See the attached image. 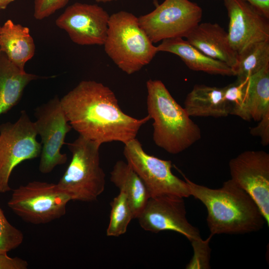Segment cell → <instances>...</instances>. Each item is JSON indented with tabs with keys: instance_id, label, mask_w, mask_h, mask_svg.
<instances>
[{
	"instance_id": "cell-3",
	"label": "cell",
	"mask_w": 269,
	"mask_h": 269,
	"mask_svg": "<svg viewBox=\"0 0 269 269\" xmlns=\"http://www.w3.org/2000/svg\"><path fill=\"white\" fill-rule=\"evenodd\" d=\"M148 116L153 120V140L159 147L176 154L201 137L199 127L159 80L146 82Z\"/></svg>"
},
{
	"instance_id": "cell-5",
	"label": "cell",
	"mask_w": 269,
	"mask_h": 269,
	"mask_svg": "<svg viewBox=\"0 0 269 269\" xmlns=\"http://www.w3.org/2000/svg\"><path fill=\"white\" fill-rule=\"evenodd\" d=\"M72 158L57 184L72 201H96L105 188V173L100 164L101 145L80 135L68 144Z\"/></svg>"
},
{
	"instance_id": "cell-20",
	"label": "cell",
	"mask_w": 269,
	"mask_h": 269,
	"mask_svg": "<svg viewBox=\"0 0 269 269\" xmlns=\"http://www.w3.org/2000/svg\"><path fill=\"white\" fill-rule=\"evenodd\" d=\"M110 180L126 194L136 219L150 197L142 180L127 162L119 160L110 173Z\"/></svg>"
},
{
	"instance_id": "cell-12",
	"label": "cell",
	"mask_w": 269,
	"mask_h": 269,
	"mask_svg": "<svg viewBox=\"0 0 269 269\" xmlns=\"http://www.w3.org/2000/svg\"><path fill=\"white\" fill-rule=\"evenodd\" d=\"M184 198L171 195L150 197L136 219L146 231H172L190 242L200 239L198 229L187 220Z\"/></svg>"
},
{
	"instance_id": "cell-19",
	"label": "cell",
	"mask_w": 269,
	"mask_h": 269,
	"mask_svg": "<svg viewBox=\"0 0 269 269\" xmlns=\"http://www.w3.org/2000/svg\"><path fill=\"white\" fill-rule=\"evenodd\" d=\"M37 78L16 66L0 51V116L17 105L26 86Z\"/></svg>"
},
{
	"instance_id": "cell-27",
	"label": "cell",
	"mask_w": 269,
	"mask_h": 269,
	"mask_svg": "<svg viewBox=\"0 0 269 269\" xmlns=\"http://www.w3.org/2000/svg\"><path fill=\"white\" fill-rule=\"evenodd\" d=\"M69 0H34L33 16L42 20L64 7Z\"/></svg>"
},
{
	"instance_id": "cell-4",
	"label": "cell",
	"mask_w": 269,
	"mask_h": 269,
	"mask_svg": "<svg viewBox=\"0 0 269 269\" xmlns=\"http://www.w3.org/2000/svg\"><path fill=\"white\" fill-rule=\"evenodd\" d=\"M103 45L108 56L129 75L148 64L158 52L156 46L140 27L138 17L126 11L110 15Z\"/></svg>"
},
{
	"instance_id": "cell-9",
	"label": "cell",
	"mask_w": 269,
	"mask_h": 269,
	"mask_svg": "<svg viewBox=\"0 0 269 269\" xmlns=\"http://www.w3.org/2000/svg\"><path fill=\"white\" fill-rule=\"evenodd\" d=\"M127 162L145 185L150 197L164 195L183 198L190 196L186 182L172 172V162L145 152L136 138L124 144Z\"/></svg>"
},
{
	"instance_id": "cell-28",
	"label": "cell",
	"mask_w": 269,
	"mask_h": 269,
	"mask_svg": "<svg viewBox=\"0 0 269 269\" xmlns=\"http://www.w3.org/2000/svg\"><path fill=\"white\" fill-rule=\"evenodd\" d=\"M257 126L252 128L250 133L252 135L259 136L264 146L269 144V112L266 113L258 121Z\"/></svg>"
},
{
	"instance_id": "cell-25",
	"label": "cell",
	"mask_w": 269,
	"mask_h": 269,
	"mask_svg": "<svg viewBox=\"0 0 269 269\" xmlns=\"http://www.w3.org/2000/svg\"><path fill=\"white\" fill-rule=\"evenodd\" d=\"M23 240L22 232L8 221L0 207V252L7 253L18 248Z\"/></svg>"
},
{
	"instance_id": "cell-26",
	"label": "cell",
	"mask_w": 269,
	"mask_h": 269,
	"mask_svg": "<svg viewBox=\"0 0 269 269\" xmlns=\"http://www.w3.org/2000/svg\"><path fill=\"white\" fill-rule=\"evenodd\" d=\"M212 236L203 240L202 238L194 240L191 242L193 250V256L186 265L187 269H208L210 268V259L211 249L209 242Z\"/></svg>"
},
{
	"instance_id": "cell-8",
	"label": "cell",
	"mask_w": 269,
	"mask_h": 269,
	"mask_svg": "<svg viewBox=\"0 0 269 269\" xmlns=\"http://www.w3.org/2000/svg\"><path fill=\"white\" fill-rule=\"evenodd\" d=\"M203 10L189 0H164L151 12L138 17L151 41L185 37L202 19Z\"/></svg>"
},
{
	"instance_id": "cell-13",
	"label": "cell",
	"mask_w": 269,
	"mask_h": 269,
	"mask_svg": "<svg viewBox=\"0 0 269 269\" xmlns=\"http://www.w3.org/2000/svg\"><path fill=\"white\" fill-rule=\"evenodd\" d=\"M110 15L97 4L76 2L68 6L55 21L71 40L81 45H104Z\"/></svg>"
},
{
	"instance_id": "cell-2",
	"label": "cell",
	"mask_w": 269,
	"mask_h": 269,
	"mask_svg": "<svg viewBox=\"0 0 269 269\" xmlns=\"http://www.w3.org/2000/svg\"><path fill=\"white\" fill-rule=\"evenodd\" d=\"M186 182L190 196L200 201L207 211V223L215 235L243 234L255 232L266 223L252 197L231 179L218 189L199 185L180 171Z\"/></svg>"
},
{
	"instance_id": "cell-11",
	"label": "cell",
	"mask_w": 269,
	"mask_h": 269,
	"mask_svg": "<svg viewBox=\"0 0 269 269\" xmlns=\"http://www.w3.org/2000/svg\"><path fill=\"white\" fill-rule=\"evenodd\" d=\"M231 179L256 202L269 226V154L246 150L229 163Z\"/></svg>"
},
{
	"instance_id": "cell-6",
	"label": "cell",
	"mask_w": 269,
	"mask_h": 269,
	"mask_svg": "<svg viewBox=\"0 0 269 269\" xmlns=\"http://www.w3.org/2000/svg\"><path fill=\"white\" fill-rule=\"evenodd\" d=\"M70 201L57 184L33 181L14 189L7 205L25 222L40 225L64 216Z\"/></svg>"
},
{
	"instance_id": "cell-15",
	"label": "cell",
	"mask_w": 269,
	"mask_h": 269,
	"mask_svg": "<svg viewBox=\"0 0 269 269\" xmlns=\"http://www.w3.org/2000/svg\"><path fill=\"white\" fill-rule=\"evenodd\" d=\"M187 41L206 55L222 61L232 68L238 54L231 46L228 33L216 23H199L185 37Z\"/></svg>"
},
{
	"instance_id": "cell-17",
	"label": "cell",
	"mask_w": 269,
	"mask_h": 269,
	"mask_svg": "<svg viewBox=\"0 0 269 269\" xmlns=\"http://www.w3.org/2000/svg\"><path fill=\"white\" fill-rule=\"evenodd\" d=\"M35 46L29 28L7 20L0 28V51L21 70L34 55Z\"/></svg>"
},
{
	"instance_id": "cell-32",
	"label": "cell",
	"mask_w": 269,
	"mask_h": 269,
	"mask_svg": "<svg viewBox=\"0 0 269 269\" xmlns=\"http://www.w3.org/2000/svg\"><path fill=\"white\" fill-rule=\"evenodd\" d=\"M97 2H107L118 0H95Z\"/></svg>"
},
{
	"instance_id": "cell-22",
	"label": "cell",
	"mask_w": 269,
	"mask_h": 269,
	"mask_svg": "<svg viewBox=\"0 0 269 269\" xmlns=\"http://www.w3.org/2000/svg\"><path fill=\"white\" fill-rule=\"evenodd\" d=\"M248 97L251 119L258 122L269 112V65L250 77Z\"/></svg>"
},
{
	"instance_id": "cell-10",
	"label": "cell",
	"mask_w": 269,
	"mask_h": 269,
	"mask_svg": "<svg viewBox=\"0 0 269 269\" xmlns=\"http://www.w3.org/2000/svg\"><path fill=\"white\" fill-rule=\"evenodd\" d=\"M34 115V124L41 140L39 170L42 173H49L67 161L66 154L60 150L72 127L57 96L37 107Z\"/></svg>"
},
{
	"instance_id": "cell-30",
	"label": "cell",
	"mask_w": 269,
	"mask_h": 269,
	"mask_svg": "<svg viewBox=\"0 0 269 269\" xmlns=\"http://www.w3.org/2000/svg\"><path fill=\"white\" fill-rule=\"evenodd\" d=\"M269 18V0H245Z\"/></svg>"
},
{
	"instance_id": "cell-21",
	"label": "cell",
	"mask_w": 269,
	"mask_h": 269,
	"mask_svg": "<svg viewBox=\"0 0 269 269\" xmlns=\"http://www.w3.org/2000/svg\"><path fill=\"white\" fill-rule=\"evenodd\" d=\"M269 65V40L253 44L238 54L233 69L238 78L251 77Z\"/></svg>"
},
{
	"instance_id": "cell-29",
	"label": "cell",
	"mask_w": 269,
	"mask_h": 269,
	"mask_svg": "<svg viewBox=\"0 0 269 269\" xmlns=\"http://www.w3.org/2000/svg\"><path fill=\"white\" fill-rule=\"evenodd\" d=\"M28 262L18 257H10L7 253L0 252V269H26Z\"/></svg>"
},
{
	"instance_id": "cell-33",
	"label": "cell",
	"mask_w": 269,
	"mask_h": 269,
	"mask_svg": "<svg viewBox=\"0 0 269 269\" xmlns=\"http://www.w3.org/2000/svg\"></svg>"
},
{
	"instance_id": "cell-16",
	"label": "cell",
	"mask_w": 269,
	"mask_h": 269,
	"mask_svg": "<svg viewBox=\"0 0 269 269\" xmlns=\"http://www.w3.org/2000/svg\"><path fill=\"white\" fill-rule=\"evenodd\" d=\"M156 47L158 52L177 55L192 70L213 75L234 76L232 68L227 64L206 55L182 37L164 39Z\"/></svg>"
},
{
	"instance_id": "cell-31",
	"label": "cell",
	"mask_w": 269,
	"mask_h": 269,
	"mask_svg": "<svg viewBox=\"0 0 269 269\" xmlns=\"http://www.w3.org/2000/svg\"><path fill=\"white\" fill-rule=\"evenodd\" d=\"M15 0H0V9L6 8L7 5Z\"/></svg>"
},
{
	"instance_id": "cell-24",
	"label": "cell",
	"mask_w": 269,
	"mask_h": 269,
	"mask_svg": "<svg viewBox=\"0 0 269 269\" xmlns=\"http://www.w3.org/2000/svg\"><path fill=\"white\" fill-rule=\"evenodd\" d=\"M111 212L106 234L119 237L124 234L131 220L134 218L133 210L126 194L120 191L111 204Z\"/></svg>"
},
{
	"instance_id": "cell-23",
	"label": "cell",
	"mask_w": 269,
	"mask_h": 269,
	"mask_svg": "<svg viewBox=\"0 0 269 269\" xmlns=\"http://www.w3.org/2000/svg\"><path fill=\"white\" fill-rule=\"evenodd\" d=\"M250 77L238 78L237 80L224 87V97L228 104L229 114L249 121L248 89Z\"/></svg>"
},
{
	"instance_id": "cell-18",
	"label": "cell",
	"mask_w": 269,
	"mask_h": 269,
	"mask_svg": "<svg viewBox=\"0 0 269 269\" xmlns=\"http://www.w3.org/2000/svg\"><path fill=\"white\" fill-rule=\"evenodd\" d=\"M184 108L190 117L220 118L230 115L224 87L194 85L186 96Z\"/></svg>"
},
{
	"instance_id": "cell-7",
	"label": "cell",
	"mask_w": 269,
	"mask_h": 269,
	"mask_svg": "<svg viewBox=\"0 0 269 269\" xmlns=\"http://www.w3.org/2000/svg\"><path fill=\"white\" fill-rule=\"evenodd\" d=\"M37 135L34 122L25 111L15 123L0 125V193L11 190L9 178L17 165L40 155L41 144Z\"/></svg>"
},
{
	"instance_id": "cell-1",
	"label": "cell",
	"mask_w": 269,
	"mask_h": 269,
	"mask_svg": "<svg viewBox=\"0 0 269 269\" xmlns=\"http://www.w3.org/2000/svg\"><path fill=\"white\" fill-rule=\"evenodd\" d=\"M60 102L72 128L100 145L127 143L136 138L140 128L150 120L148 115L137 119L125 113L113 91L95 81H81Z\"/></svg>"
},
{
	"instance_id": "cell-14",
	"label": "cell",
	"mask_w": 269,
	"mask_h": 269,
	"mask_svg": "<svg viewBox=\"0 0 269 269\" xmlns=\"http://www.w3.org/2000/svg\"><path fill=\"white\" fill-rule=\"evenodd\" d=\"M229 19V43L238 54L256 43L269 40V19L245 0H224Z\"/></svg>"
}]
</instances>
